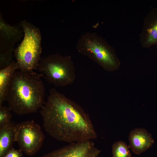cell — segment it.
<instances>
[{
    "label": "cell",
    "mask_w": 157,
    "mask_h": 157,
    "mask_svg": "<svg viewBox=\"0 0 157 157\" xmlns=\"http://www.w3.org/2000/svg\"><path fill=\"white\" fill-rule=\"evenodd\" d=\"M40 113L45 131L58 140L71 143L97 137L88 114L55 88L50 90Z\"/></svg>",
    "instance_id": "cell-1"
},
{
    "label": "cell",
    "mask_w": 157,
    "mask_h": 157,
    "mask_svg": "<svg viewBox=\"0 0 157 157\" xmlns=\"http://www.w3.org/2000/svg\"><path fill=\"white\" fill-rule=\"evenodd\" d=\"M34 72L16 71L8 86L6 101L10 110L19 115L36 112L45 102V88L41 77Z\"/></svg>",
    "instance_id": "cell-2"
},
{
    "label": "cell",
    "mask_w": 157,
    "mask_h": 157,
    "mask_svg": "<svg viewBox=\"0 0 157 157\" xmlns=\"http://www.w3.org/2000/svg\"><path fill=\"white\" fill-rule=\"evenodd\" d=\"M24 32L23 39L14 50L18 69L30 72L38 69L42 52L41 32L39 29L26 20L19 24Z\"/></svg>",
    "instance_id": "cell-3"
},
{
    "label": "cell",
    "mask_w": 157,
    "mask_h": 157,
    "mask_svg": "<svg viewBox=\"0 0 157 157\" xmlns=\"http://www.w3.org/2000/svg\"><path fill=\"white\" fill-rule=\"evenodd\" d=\"M38 69L47 82L58 87L71 84L75 78V69L69 58L58 54L41 59Z\"/></svg>",
    "instance_id": "cell-4"
},
{
    "label": "cell",
    "mask_w": 157,
    "mask_h": 157,
    "mask_svg": "<svg viewBox=\"0 0 157 157\" xmlns=\"http://www.w3.org/2000/svg\"><path fill=\"white\" fill-rule=\"evenodd\" d=\"M15 140L19 149L32 156L41 148L44 136L40 125L34 121H26L15 125Z\"/></svg>",
    "instance_id": "cell-5"
},
{
    "label": "cell",
    "mask_w": 157,
    "mask_h": 157,
    "mask_svg": "<svg viewBox=\"0 0 157 157\" xmlns=\"http://www.w3.org/2000/svg\"><path fill=\"white\" fill-rule=\"evenodd\" d=\"M0 14V69H2L12 63L14 47L24 36V32L19 25L7 24Z\"/></svg>",
    "instance_id": "cell-6"
},
{
    "label": "cell",
    "mask_w": 157,
    "mask_h": 157,
    "mask_svg": "<svg viewBox=\"0 0 157 157\" xmlns=\"http://www.w3.org/2000/svg\"><path fill=\"white\" fill-rule=\"evenodd\" d=\"M101 151L91 140L71 143L41 157H98Z\"/></svg>",
    "instance_id": "cell-7"
},
{
    "label": "cell",
    "mask_w": 157,
    "mask_h": 157,
    "mask_svg": "<svg viewBox=\"0 0 157 157\" xmlns=\"http://www.w3.org/2000/svg\"><path fill=\"white\" fill-rule=\"evenodd\" d=\"M129 147L135 154L140 155L150 148L154 143L151 135L145 129L136 128L130 132Z\"/></svg>",
    "instance_id": "cell-8"
},
{
    "label": "cell",
    "mask_w": 157,
    "mask_h": 157,
    "mask_svg": "<svg viewBox=\"0 0 157 157\" xmlns=\"http://www.w3.org/2000/svg\"><path fill=\"white\" fill-rule=\"evenodd\" d=\"M86 47L87 51L99 62L109 67L115 66L116 62L113 55L104 46L97 41H87Z\"/></svg>",
    "instance_id": "cell-9"
},
{
    "label": "cell",
    "mask_w": 157,
    "mask_h": 157,
    "mask_svg": "<svg viewBox=\"0 0 157 157\" xmlns=\"http://www.w3.org/2000/svg\"><path fill=\"white\" fill-rule=\"evenodd\" d=\"M18 69L16 62L13 60L8 67L0 69V106L6 100V95L12 78Z\"/></svg>",
    "instance_id": "cell-10"
},
{
    "label": "cell",
    "mask_w": 157,
    "mask_h": 157,
    "mask_svg": "<svg viewBox=\"0 0 157 157\" xmlns=\"http://www.w3.org/2000/svg\"><path fill=\"white\" fill-rule=\"evenodd\" d=\"M15 125L11 122L0 128V157L12 147L15 142Z\"/></svg>",
    "instance_id": "cell-11"
},
{
    "label": "cell",
    "mask_w": 157,
    "mask_h": 157,
    "mask_svg": "<svg viewBox=\"0 0 157 157\" xmlns=\"http://www.w3.org/2000/svg\"><path fill=\"white\" fill-rule=\"evenodd\" d=\"M146 43L149 46L157 44V8L151 13Z\"/></svg>",
    "instance_id": "cell-12"
},
{
    "label": "cell",
    "mask_w": 157,
    "mask_h": 157,
    "mask_svg": "<svg viewBox=\"0 0 157 157\" xmlns=\"http://www.w3.org/2000/svg\"><path fill=\"white\" fill-rule=\"evenodd\" d=\"M129 146L124 141L115 142L112 146L113 157H131Z\"/></svg>",
    "instance_id": "cell-13"
},
{
    "label": "cell",
    "mask_w": 157,
    "mask_h": 157,
    "mask_svg": "<svg viewBox=\"0 0 157 157\" xmlns=\"http://www.w3.org/2000/svg\"><path fill=\"white\" fill-rule=\"evenodd\" d=\"M11 111L8 107L0 106V128L11 122Z\"/></svg>",
    "instance_id": "cell-14"
},
{
    "label": "cell",
    "mask_w": 157,
    "mask_h": 157,
    "mask_svg": "<svg viewBox=\"0 0 157 157\" xmlns=\"http://www.w3.org/2000/svg\"><path fill=\"white\" fill-rule=\"evenodd\" d=\"M22 152L19 149H15L12 147L5 153L3 157H22Z\"/></svg>",
    "instance_id": "cell-15"
}]
</instances>
